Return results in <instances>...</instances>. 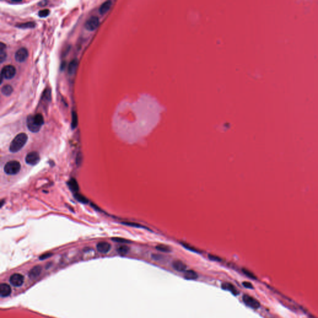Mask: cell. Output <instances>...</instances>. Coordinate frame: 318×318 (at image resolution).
Returning <instances> with one entry per match:
<instances>
[{
  "label": "cell",
  "instance_id": "32",
  "mask_svg": "<svg viewBox=\"0 0 318 318\" xmlns=\"http://www.w3.org/2000/svg\"><path fill=\"white\" fill-rule=\"evenodd\" d=\"M113 240L117 242H121V243H129L130 241L124 239H121V238H113Z\"/></svg>",
  "mask_w": 318,
  "mask_h": 318
},
{
  "label": "cell",
  "instance_id": "3",
  "mask_svg": "<svg viewBox=\"0 0 318 318\" xmlns=\"http://www.w3.org/2000/svg\"><path fill=\"white\" fill-rule=\"evenodd\" d=\"M21 168V164L18 161H11L6 164L4 167V171L7 175H13L19 172Z\"/></svg>",
  "mask_w": 318,
  "mask_h": 318
},
{
  "label": "cell",
  "instance_id": "11",
  "mask_svg": "<svg viewBox=\"0 0 318 318\" xmlns=\"http://www.w3.org/2000/svg\"><path fill=\"white\" fill-rule=\"evenodd\" d=\"M42 268L41 265H35L33 267L29 272L28 276L31 279H35L38 278L42 273Z\"/></svg>",
  "mask_w": 318,
  "mask_h": 318
},
{
  "label": "cell",
  "instance_id": "7",
  "mask_svg": "<svg viewBox=\"0 0 318 318\" xmlns=\"http://www.w3.org/2000/svg\"><path fill=\"white\" fill-rule=\"evenodd\" d=\"M100 20L97 16H92L86 22L84 27L88 31H93L96 30L99 26Z\"/></svg>",
  "mask_w": 318,
  "mask_h": 318
},
{
  "label": "cell",
  "instance_id": "23",
  "mask_svg": "<svg viewBox=\"0 0 318 318\" xmlns=\"http://www.w3.org/2000/svg\"><path fill=\"white\" fill-rule=\"evenodd\" d=\"M117 251L120 255H126L129 252V247L125 245L121 246L118 247Z\"/></svg>",
  "mask_w": 318,
  "mask_h": 318
},
{
  "label": "cell",
  "instance_id": "27",
  "mask_svg": "<svg viewBox=\"0 0 318 318\" xmlns=\"http://www.w3.org/2000/svg\"><path fill=\"white\" fill-rule=\"evenodd\" d=\"M242 272H243V273L244 274H245L246 276H247L248 277H249V278H250L252 279H254V280L257 279V277L253 275V273H252L251 272L248 270L247 269L243 268L242 269Z\"/></svg>",
  "mask_w": 318,
  "mask_h": 318
},
{
  "label": "cell",
  "instance_id": "18",
  "mask_svg": "<svg viewBox=\"0 0 318 318\" xmlns=\"http://www.w3.org/2000/svg\"><path fill=\"white\" fill-rule=\"evenodd\" d=\"M184 277L187 280H195L198 278V273L192 270H186L184 273Z\"/></svg>",
  "mask_w": 318,
  "mask_h": 318
},
{
  "label": "cell",
  "instance_id": "22",
  "mask_svg": "<svg viewBox=\"0 0 318 318\" xmlns=\"http://www.w3.org/2000/svg\"><path fill=\"white\" fill-rule=\"evenodd\" d=\"M155 248L157 250L160 251V252H162L168 253V252H170L171 251H172L171 248L168 246L165 245V244H158V245L156 246Z\"/></svg>",
  "mask_w": 318,
  "mask_h": 318
},
{
  "label": "cell",
  "instance_id": "10",
  "mask_svg": "<svg viewBox=\"0 0 318 318\" xmlns=\"http://www.w3.org/2000/svg\"><path fill=\"white\" fill-rule=\"evenodd\" d=\"M12 292L11 287L7 284L3 283L0 285V296L2 298H6L9 296Z\"/></svg>",
  "mask_w": 318,
  "mask_h": 318
},
{
  "label": "cell",
  "instance_id": "24",
  "mask_svg": "<svg viewBox=\"0 0 318 318\" xmlns=\"http://www.w3.org/2000/svg\"><path fill=\"white\" fill-rule=\"evenodd\" d=\"M78 125V116L75 111H73L72 112V120H71V128L74 129L77 128Z\"/></svg>",
  "mask_w": 318,
  "mask_h": 318
},
{
  "label": "cell",
  "instance_id": "29",
  "mask_svg": "<svg viewBox=\"0 0 318 318\" xmlns=\"http://www.w3.org/2000/svg\"><path fill=\"white\" fill-rule=\"evenodd\" d=\"M208 257L211 260H213V261H215V262H221V259L216 255L210 254L208 255Z\"/></svg>",
  "mask_w": 318,
  "mask_h": 318
},
{
  "label": "cell",
  "instance_id": "8",
  "mask_svg": "<svg viewBox=\"0 0 318 318\" xmlns=\"http://www.w3.org/2000/svg\"><path fill=\"white\" fill-rule=\"evenodd\" d=\"M40 161V156L38 152L33 151L29 152L25 158L26 162L31 165L38 164Z\"/></svg>",
  "mask_w": 318,
  "mask_h": 318
},
{
  "label": "cell",
  "instance_id": "14",
  "mask_svg": "<svg viewBox=\"0 0 318 318\" xmlns=\"http://www.w3.org/2000/svg\"><path fill=\"white\" fill-rule=\"evenodd\" d=\"M221 287L224 290L230 291L234 295H238L239 294V290L233 285L230 283H223L221 285Z\"/></svg>",
  "mask_w": 318,
  "mask_h": 318
},
{
  "label": "cell",
  "instance_id": "26",
  "mask_svg": "<svg viewBox=\"0 0 318 318\" xmlns=\"http://www.w3.org/2000/svg\"><path fill=\"white\" fill-rule=\"evenodd\" d=\"M49 14H50V11L47 9H45L40 11L38 13V16L40 18H45L48 16Z\"/></svg>",
  "mask_w": 318,
  "mask_h": 318
},
{
  "label": "cell",
  "instance_id": "28",
  "mask_svg": "<svg viewBox=\"0 0 318 318\" xmlns=\"http://www.w3.org/2000/svg\"><path fill=\"white\" fill-rule=\"evenodd\" d=\"M182 245H183V247H185V248L187 249L188 250H191V251H192V252H199V251L197 250V249H196V248H194V247L191 246L190 245H189V244H188V243H182Z\"/></svg>",
  "mask_w": 318,
  "mask_h": 318
},
{
  "label": "cell",
  "instance_id": "34",
  "mask_svg": "<svg viewBox=\"0 0 318 318\" xmlns=\"http://www.w3.org/2000/svg\"><path fill=\"white\" fill-rule=\"evenodd\" d=\"M162 255H158V254H154L152 255V258L155 260H160L162 259Z\"/></svg>",
  "mask_w": 318,
  "mask_h": 318
},
{
  "label": "cell",
  "instance_id": "33",
  "mask_svg": "<svg viewBox=\"0 0 318 318\" xmlns=\"http://www.w3.org/2000/svg\"><path fill=\"white\" fill-rule=\"evenodd\" d=\"M242 285H243V286L244 287H246L247 288H249V289H253V285L250 282H243L242 283Z\"/></svg>",
  "mask_w": 318,
  "mask_h": 318
},
{
  "label": "cell",
  "instance_id": "31",
  "mask_svg": "<svg viewBox=\"0 0 318 318\" xmlns=\"http://www.w3.org/2000/svg\"><path fill=\"white\" fill-rule=\"evenodd\" d=\"M52 255V253H44L43 255H42L40 257H39V259L40 260H44V259H46L47 258H49L51 257Z\"/></svg>",
  "mask_w": 318,
  "mask_h": 318
},
{
  "label": "cell",
  "instance_id": "17",
  "mask_svg": "<svg viewBox=\"0 0 318 318\" xmlns=\"http://www.w3.org/2000/svg\"><path fill=\"white\" fill-rule=\"evenodd\" d=\"M111 5H112V2L111 1H107V2H105L104 3H103L100 9H99V11L101 15H104V14H106L107 12L109 10V9L111 8Z\"/></svg>",
  "mask_w": 318,
  "mask_h": 318
},
{
  "label": "cell",
  "instance_id": "6",
  "mask_svg": "<svg viewBox=\"0 0 318 318\" xmlns=\"http://www.w3.org/2000/svg\"><path fill=\"white\" fill-rule=\"evenodd\" d=\"M24 282V277L22 275L16 273L12 275L9 278L10 283L16 287H19L22 286Z\"/></svg>",
  "mask_w": 318,
  "mask_h": 318
},
{
  "label": "cell",
  "instance_id": "1",
  "mask_svg": "<svg viewBox=\"0 0 318 318\" xmlns=\"http://www.w3.org/2000/svg\"><path fill=\"white\" fill-rule=\"evenodd\" d=\"M27 126L32 132H38L44 124V117L41 114L29 115L27 118Z\"/></svg>",
  "mask_w": 318,
  "mask_h": 318
},
{
  "label": "cell",
  "instance_id": "21",
  "mask_svg": "<svg viewBox=\"0 0 318 318\" xmlns=\"http://www.w3.org/2000/svg\"><path fill=\"white\" fill-rule=\"evenodd\" d=\"M17 28H21V29H32L35 27V23L33 22H24V23H21L18 24L16 25Z\"/></svg>",
  "mask_w": 318,
  "mask_h": 318
},
{
  "label": "cell",
  "instance_id": "25",
  "mask_svg": "<svg viewBox=\"0 0 318 318\" xmlns=\"http://www.w3.org/2000/svg\"><path fill=\"white\" fill-rule=\"evenodd\" d=\"M74 197L76 198V200L80 202V203H82L83 204H87L88 203V200L87 198H85L84 196L77 193L74 194Z\"/></svg>",
  "mask_w": 318,
  "mask_h": 318
},
{
  "label": "cell",
  "instance_id": "16",
  "mask_svg": "<svg viewBox=\"0 0 318 318\" xmlns=\"http://www.w3.org/2000/svg\"><path fill=\"white\" fill-rule=\"evenodd\" d=\"M68 185L70 190L75 193H77L79 190V186L77 180L74 178H71L68 181Z\"/></svg>",
  "mask_w": 318,
  "mask_h": 318
},
{
  "label": "cell",
  "instance_id": "4",
  "mask_svg": "<svg viewBox=\"0 0 318 318\" xmlns=\"http://www.w3.org/2000/svg\"><path fill=\"white\" fill-rule=\"evenodd\" d=\"M16 73V70L15 67L13 65H8L5 66L2 70L1 73V76L5 79L9 80L13 78Z\"/></svg>",
  "mask_w": 318,
  "mask_h": 318
},
{
  "label": "cell",
  "instance_id": "30",
  "mask_svg": "<svg viewBox=\"0 0 318 318\" xmlns=\"http://www.w3.org/2000/svg\"><path fill=\"white\" fill-rule=\"evenodd\" d=\"M123 224L132 226V227H142V226L140 225L139 224L135 223H123Z\"/></svg>",
  "mask_w": 318,
  "mask_h": 318
},
{
  "label": "cell",
  "instance_id": "20",
  "mask_svg": "<svg viewBox=\"0 0 318 318\" xmlns=\"http://www.w3.org/2000/svg\"><path fill=\"white\" fill-rule=\"evenodd\" d=\"M0 44H1L0 45V62H1V63H3L6 60L7 56L6 53L5 52L6 45L3 42H1Z\"/></svg>",
  "mask_w": 318,
  "mask_h": 318
},
{
  "label": "cell",
  "instance_id": "5",
  "mask_svg": "<svg viewBox=\"0 0 318 318\" xmlns=\"http://www.w3.org/2000/svg\"><path fill=\"white\" fill-rule=\"evenodd\" d=\"M242 300L246 305L252 309L257 310L260 306V303L258 300L248 295H244L242 297Z\"/></svg>",
  "mask_w": 318,
  "mask_h": 318
},
{
  "label": "cell",
  "instance_id": "2",
  "mask_svg": "<svg viewBox=\"0 0 318 318\" xmlns=\"http://www.w3.org/2000/svg\"><path fill=\"white\" fill-rule=\"evenodd\" d=\"M28 140V136L25 133H20L12 141L9 145V151L12 153H16L21 150L26 145Z\"/></svg>",
  "mask_w": 318,
  "mask_h": 318
},
{
  "label": "cell",
  "instance_id": "13",
  "mask_svg": "<svg viewBox=\"0 0 318 318\" xmlns=\"http://www.w3.org/2000/svg\"><path fill=\"white\" fill-rule=\"evenodd\" d=\"M172 267L174 269L178 272H185L187 268V265L183 262L179 260L174 261L172 263Z\"/></svg>",
  "mask_w": 318,
  "mask_h": 318
},
{
  "label": "cell",
  "instance_id": "9",
  "mask_svg": "<svg viewBox=\"0 0 318 318\" xmlns=\"http://www.w3.org/2000/svg\"><path fill=\"white\" fill-rule=\"evenodd\" d=\"M29 56L28 51L26 48L22 47L16 51L15 53V60L18 62H23L25 61Z\"/></svg>",
  "mask_w": 318,
  "mask_h": 318
},
{
  "label": "cell",
  "instance_id": "12",
  "mask_svg": "<svg viewBox=\"0 0 318 318\" xmlns=\"http://www.w3.org/2000/svg\"><path fill=\"white\" fill-rule=\"evenodd\" d=\"M96 248L98 251L101 253H107L109 252V251L111 250V246L110 244L107 242H100L97 244Z\"/></svg>",
  "mask_w": 318,
  "mask_h": 318
},
{
  "label": "cell",
  "instance_id": "19",
  "mask_svg": "<svg viewBox=\"0 0 318 318\" xmlns=\"http://www.w3.org/2000/svg\"><path fill=\"white\" fill-rule=\"evenodd\" d=\"M13 92V88L10 84H6L2 88V93L5 96H10Z\"/></svg>",
  "mask_w": 318,
  "mask_h": 318
},
{
  "label": "cell",
  "instance_id": "15",
  "mask_svg": "<svg viewBox=\"0 0 318 318\" xmlns=\"http://www.w3.org/2000/svg\"><path fill=\"white\" fill-rule=\"evenodd\" d=\"M78 67V60L73 59L70 62L68 68V73L70 75H73L75 73Z\"/></svg>",
  "mask_w": 318,
  "mask_h": 318
}]
</instances>
